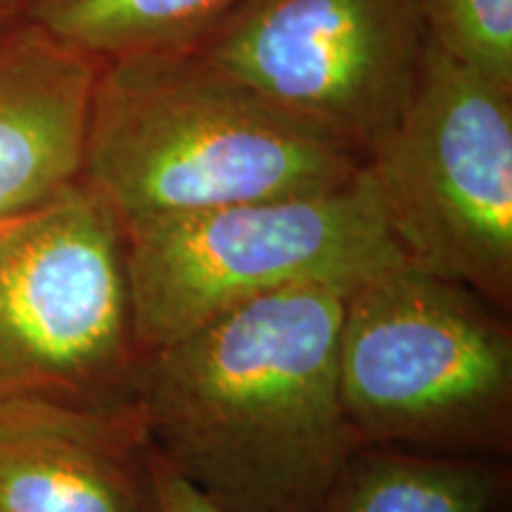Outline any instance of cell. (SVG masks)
<instances>
[{
  "instance_id": "30bf717a",
  "label": "cell",
  "mask_w": 512,
  "mask_h": 512,
  "mask_svg": "<svg viewBox=\"0 0 512 512\" xmlns=\"http://www.w3.org/2000/svg\"><path fill=\"white\" fill-rule=\"evenodd\" d=\"M240 0H34L27 19L95 62L195 48Z\"/></svg>"
},
{
  "instance_id": "8992f818",
  "label": "cell",
  "mask_w": 512,
  "mask_h": 512,
  "mask_svg": "<svg viewBox=\"0 0 512 512\" xmlns=\"http://www.w3.org/2000/svg\"><path fill=\"white\" fill-rule=\"evenodd\" d=\"M363 166L408 264L510 304L512 91L427 38L411 100Z\"/></svg>"
},
{
  "instance_id": "7c38bea8",
  "label": "cell",
  "mask_w": 512,
  "mask_h": 512,
  "mask_svg": "<svg viewBox=\"0 0 512 512\" xmlns=\"http://www.w3.org/2000/svg\"><path fill=\"white\" fill-rule=\"evenodd\" d=\"M427 38L512 91V0H422Z\"/></svg>"
},
{
  "instance_id": "3957f363",
  "label": "cell",
  "mask_w": 512,
  "mask_h": 512,
  "mask_svg": "<svg viewBox=\"0 0 512 512\" xmlns=\"http://www.w3.org/2000/svg\"><path fill=\"white\" fill-rule=\"evenodd\" d=\"M124 254L140 356L266 294L408 264L366 166L330 190L136 223Z\"/></svg>"
},
{
  "instance_id": "5bb4252c",
  "label": "cell",
  "mask_w": 512,
  "mask_h": 512,
  "mask_svg": "<svg viewBox=\"0 0 512 512\" xmlns=\"http://www.w3.org/2000/svg\"><path fill=\"white\" fill-rule=\"evenodd\" d=\"M34 0H0V29L27 17Z\"/></svg>"
},
{
  "instance_id": "5b68a950",
  "label": "cell",
  "mask_w": 512,
  "mask_h": 512,
  "mask_svg": "<svg viewBox=\"0 0 512 512\" xmlns=\"http://www.w3.org/2000/svg\"><path fill=\"white\" fill-rule=\"evenodd\" d=\"M337 377L361 448H508L512 335L477 292L439 275L401 264L349 290Z\"/></svg>"
},
{
  "instance_id": "277c9868",
  "label": "cell",
  "mask_w": 512,
  "mask_h": 512,
  "mask_svg": "<svg viewBox=\"0 0 512 512\" xmlns=\"http://www.w3.org/2000/svg\"><path fill=\"white\" fill-rule=\"evenodd\" d=\"M124 230L86 183L0 221V415H136Z\"/></svg>"
},
{
  "instance_id": "8fae6325",
  "label": "cell",
  "mask_w": 512,
  "mask_h": 512,
  "mask_svg": "<svg viewBox=\"0 0 512 512\" xmlns=\"http://www.w3.org/2000/svg\"><path fill=\"white\" fill-rule=\"evenodd\" d=\"M496 498L479 463L361 448L320 512H491Z\"/></svg>"
},
{
  "instance_id": "52a82bcc",
  "label": "cell",
  "mask_w": 512,
  "mask_h": 512,
  "mask_svg": "<svg viewBox=\"0 0 512 512\" xmlns=\"http://www.w3.org/2000/svg\"><path fill=\"white\" fill-rule=\"evenodd\" d=\"M422 0H240L195 50L361 157L411 100Z\"/></svg>"
},
{
  "instance_id": "9c48e42d",
  "label": "cell",
  "mask_w": 512,
  "mask_h": 512,
  "mask_svg": "<svg viewBox=\"0 0 512 512\" xmlns=\"http://www.w3.org/2000/svg\"><path fill=\"white\" fill-rule=\"evenodd\" d=\"M0 512H155L138 415H0Z\"/></svg>"
},
{
  "instance_id": "4fadbf2b",
  "label": "cell",
  "mask_w": 512,
  "mask_h": 512,
  "mask_svg": "<svg viewBox=\"0 0 512 512\" xmlns=\"http://www.w3.org/2000/svg\"><path fill=\"white\" fill-rule=\"evenodd\" d=\"M152 482H155V512H228L178 477L155 453H152Z\"/></svg>"
},
{
  "instance_id": "6da1fadb",
  "label": "cell",
  "mask_w": 512,
  "mask_h": 512,
  "mask_svg": "<svg viewBox=\"0 0 512 512\" xmlns=\"http://www.w3.org/2000/svg\"><path fill=\"white\" fill-rule=\"evenodd\" d=\"M347 294H266L140 356L150 451L228 512H320L361 451L337 377Z\"/></svg>"
},
{
  "instance_id": "ba28073f",
  "label": "cell",
  "mask_w": 512,
  "mask_h": 512,
  "mask_svg": "<svg viewBox=\"0 0 512 512\" xmlns=\"http://www.w3.org/2000/svg\"><path fill=\"white\" fill-rule=\"evenodd\" d=\"M98 69L27 17L0 29V221L81 178Z\"/></svg>"
},
{
  "instance_id": "7a4b0ae2",
  "label": "cell",
  "mask_w": 512,
  "mask_h": 512,
  "mask_svg": "<svg viewBox=\"0 0 512 512\" xmlns=\"http://www.w3.org/2000/svg\"><path fill=\"white\" fill-rule=\"evenodd\" d=\"M363 157L200 50L100 62L81 181L136 223L349 183Z\"/></svg>"
}]
</instances>
